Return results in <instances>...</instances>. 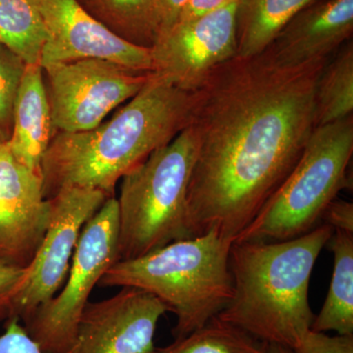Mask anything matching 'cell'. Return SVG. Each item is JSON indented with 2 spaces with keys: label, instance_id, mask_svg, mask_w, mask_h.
<instances>
[{
  "label": "cell",
  "instance_id": "obj_1",
  "mask_svg": "<svg viewBox=\"0 0 353 353\" xmlns=\"http://www.w3.org/2000/svg\"><path fill=\"white\" fill-rule=\"evenodd\" d=\"M329 60L284 67L265 51L234 57L192 92V238L215 232L234 241L284 183L315 130L316 85Z\"/></svg>",
  "mask_w": 353,
  "mask_h": 353
},
{
  "label": "cell",
  "instance_id": "obj_2",
  "mask_svg": "<svg viewBox=\"0 0 353 353\" xmlns=\"http://www.w3.org/2000/svg\"><path fill=\"white\" fill-rule=\"evenodd\" d=\"M194 95L152 74L111 119L90 131L57 132L41 162L43 194L78 187L114 196L126 174L190 125Z\"/></svg>",
  "mask_w": 353,
  "mask_h": 353
},
{
  "label": "cell",
  "instance_id": "obj_3",
  "mask_svg": "<svg viewBox=\"0 0 353 353\" xmlns=\"http://www.w3.org/2000/svg\"><path fill=\"white\" fill-rule=\"evenodd\" d=\"M334 230L320 224L282 241H234L230 252L233 296L221 319L257 340L294 350L314 320L309 285Z\"/></svg>",
  "mask_w": 353,
  "mask_h": 353
},
{
  "label": "cell",
  "instance_id": "obj_4",
  "mask_svg": "<svg viewBox=\"0 0 353 353\" xmlns=\"http://www.w3.org/2000/svg\"><path fill=\"white\" fill-rule=\"evenodd\" d=\"M233 243L215 232L174 241L139 259L116 262L99 287L150 292L176 315L172 334L181 339L219 315L231 301Z\"/></svg>",
  "mask_w": 353,
  "mask_h": 353
},
{
  "label": "cell",
  "instance_id": "obj_5",
  "mask_svg": "<svg viewBox=\"0 0 353 353\" xmlns=\"http://www.w3.org/2000/svg\"><path fill=\"white\" fill-rule=\"evenodd\" d=\"M196 154V134L188 126L121 179L118 261L192 238L187 194Z\"/></svg>",
  "mask_w": 353,
  "mask_h": 353
},
{
  "label": "cell",
  "instance_id": "obj_6",
  "mask_svg": "<svg viewBox=\"0 0 353 353\" xmlns=\"http://www.w3.org/2000/svg\"><path fill=\"white\" fill-rule=\"evenodd\" d=\"M352 153L353 115L316 127L290 175L234 241L292 240L319 226L347 185Z\"/></svg>",
  "mask_w": 353,
  "mask_h": 353
},
{
  "label": "cell",
  "instance_id": "obj_7",
  "mask_svg": "<svg viewBox=\"0 0 353 353\" xmlns=\"http://www.w3.org/2000/svg\"><path fill=\"white\" fill-rule=\"evenodd\" d=\"M118 261L117 199L109 197L83 227L61 292L44 303L25 329L46 353H69L90 294Z\"/></svg>",
  "mask_w": 353,
  "mask_h": 353
},
{
  "label": "cell",
  "instance_id": "obj_8",
  "mask_svg": "<svg viewBox=\"0 0 353 353\" xmlns=\"http://www.w3.org/2000/svg\"><path fill=\"white\" fill-rule=\"evenodd\" d=\"M43 70L54 134L94 129L114 109L138 94L152 74L101 59Z\"/></svg>",
  "mask_w": 353,
  "mask_h": 353
},
{
  "label": "cell",
  "instance_id": "obj_9",
  "mask_svg": "<svg viewBox=\"0 0 353 353\" xmlns=\"http://www.w3.org/2000/svg\"><path fill=\"white\" fill-rule=\"evenodd\" d=\"M109 197L101 190L78 187L60 190L50 197V225L34 259L26 268L11 318L26 324L60 292L83 227Z\"/></svg>",
  "mask_w": 353,
  "mask_h": 353
},
{
  "label": "cell",
  "instance_id": "obj_10",
  "mask_svg": "<svg viewBox=\"0 0 353 353\" xmlns=\"http://www.w3.org/2000/svg\"><path fill=\"white\" fill-rule=\"evenodd\" d=\"M236 3L160 34L152 48V73L185 92L196 90L211 70L236 57Z\"/></svg>",
  "mask_w": 353,
  "mask_h": 353
},
{
  "label": "cell",
  "instance_id": "obj_11",
  "mask_svg": "<svg viewBox=\"0 0 353 353\" xmlns=\"http://www.w3.org/2000/svg\"><path fill=\"white\" fill-rule=\"evenodd\" d=\"M46 28L41 68L101 59L136 71L152 72V48L128 43L102 25L78 0H31Z\"/></svg>",
  "mask_w": 353,
  "mask_h": 353
},
{
  "label": "cell",
  "instance_id": "obj_12",
  "mask_svg": "<svg viewBox=\"0 0 353 353\" xmlns=\"http://www.w3.org/2000/svg\"><path fill=\"white\" fill-rule=\"evenodd\" d=\"M168 311L150 292L122 288L115 296L88 303L69 353H152L158 322Z\"/></svg>",
  "mask_w": 353,
  "mask_h": 353
},
{
  "label": "cell",
  "instance_id": "obj_13",
  "mask_svg": "<svg viewBox=\"0 0 353 353\" xmlns=\"http://www.w3.org/2000/svg\"><path fill=\"white\" fill-rule=\"evenodd\" d=\"M50 217L43 176L21 164L4 141L0 145V260L27 268Z\"/></svg>",
  "mask_w": 353,
  "mask_h": 353
},
{
  "label": "cell",
  "instance_id": "obj_14",
  "mask_svg": "<svg viewBox=\"0 0 353 353\" xmlns=\"http://www.w3.org/2000/svg\"><path fill=\"white\" fill-rule=\"evenodd\" d=\"M353 0H312L279 32L265 52L280 66L329 59L352 39Z\"/></svg>",
  "mask_w": 353,
  "mask_h": 353
},
{
  "label": "cell",
  "instance_id": "obj_15",
  "mask_svg": "<svg viewBox=\"0 0 353 353\" xmlns=\"http://www.w3.org/2000/svg\"><path fill=\"white\" fill-rule=\"evenodd\" d=\"M54 136L50 103L39 64H27L14 104L9 150L21 164L41 175V162Z\"/></svg>",
  "mask_w": 353,
  "mask_h": 353
},
{
  "label": "cell",
  "instance_id": "obj_16",
  "mask_svg": "<svg viewBox=\"0 0 353 353\" xmlns=\"http://www.w3.org/2000/svg\"><path fill=\"white\" fill-rule=\"evenodd\" d=\"M312 0H238L236 57L263 52L279 32Z\"/></svg>",
  "mask_w": 353,
  "mask_h": 353
},
{
  "label": "cell",
  "instance_id": "obj_17",
  "mask_svg": "<svg viewBox=\"0 0 353 353\" xmlns=\"http://www.w3.org/2000/svg\"><path fill=\"white\" fill-rule=\"evenodd\" d=\"M328 243L334 254L331 284L310 330L353 336V234L334 231Z\"/></svg>",
  "mask_w": 353,
  "mask_h": 353
},
{
  "label": "cell",
  "instance_id": "obj_18",
  "mask_svg": "<svg viewBox=\"0 0 353 353\" xmlns=\"http://www.w3.org/2000/svg\"><path fill=\"white\" fill-rule=\"evenodd\" d=\"M92 17L116 36L152 48L159 36L157 0H78Z\"/></svg>",
  "mask_w": 353,
  "mask_h": 353
},
{
  "label": "cell",
  "instance_id": "obj_19",
  "mask_svg": "<svg viewBox=\"0 0 353 353\" xmlns=\"http://www.w3.org/2000/svg\"><path fill=\"white\" fill-rule=\"evenodd\" d=\"M316 127L353 115V43L347 41L323 69L315 92Z\"/></svg>",
  "mask_w": 353,
  "mask_h": 353
},
{
  "label": "cell",
  "instance_id": "obj_20",
  "mask_svg": "<svg viewBox=\"0 0 353 353\" xmlns=\"http://www.w3.org/2000/svg\"><path fill=\"white\" fill-rule=\"evenodd\" d=\"M46 39L43 20L31 0H0V43L26 64H39Z\"/></svg>",
  "mask_w": 353,
  "mask_h": 353
},
{
  "label": "cell",
  "instance_id": "obj_21",
  "mask_svg": "<svg viewBox=\"0 0 353 353\" xmlns=\"http://www.w3.org/2000/svg\"><path fill=\"white\" fill-rule=\"evenodd\" d=\"M267 343L216 316L196 331L152 353H266Z\"/></svg>",
  "mask_w": 353,
  "mask_h": 353
},
{
  "label": "cell",
  "instance_id": "obj_22",
  "mask_svg": "<svg viewBox=\"0 0 353 353\" xmlns=\"http://www.w3.org/2000/svg\"><path fill=\"white\" fill-rule=\"evenodd\" d=\"M27 64L0 43V132L6 141L12 131L14 104Z\"/></svg>",
  "mask_w": 353,
  "mask_h": 353
},
{
  "label": "cell",
  "instance_id": "obj_23",
  "mask_svg": "<svg viewBox=\"0 0 353 353\" xmlns=\"http://www.w3.org/2000/svg\"><path fill=\"white\" fill-rule=\"evenodd\" d=\"M26 268L0 260V322L12 317L14 299L17 296Z\"/></svg>",
  "mask_w": 353,
  "mask_h": 353
},
{
  "label": "cell",
  "instance_id": "obj_24",
  "mask_svg": "<svg viewBox=\"0 0 353 353\" xmlns=\"http://www.w3.org/2000/svg\"><path fill=\"white\" fill-rule=\"evenodd\" d=\"M296 353H353V336H329L326 333L309 331L294 348Z\"/></svg>",
  "mask_w": 353,
  "mask_h": 353
},
{
  "label": "cell",
  "instance_id": "obj_25",
  "mask_svg": "<svg viewBox=\"0 0 353 353\" xmlns=\"http://www.w3.org/2000/svg\"><path fill=\"white\" fill-rule=\"evenodd\" d=\"M6 331L0 336V353H46L39 347L18 318L6 321Z\"/></svg>",
  "mask_w": 353,
  "mask_h": 353
},
{
  "label": "cell",
  "instance_id": "obj_26",
  "mask_svg": "<svg viewBox=\"0 0 353 353\" xmlns=\"http://www.w3.org/2000/svg\"><path fill=\"white\" fill-rule=\"evenodd\" d=\"M323 224L334 231L353 234V204L352 202L334 199L323 214Z\"/></svg>",
  "mask_w": 353,
  "mask_h": 353
},
{
  "label": "cell",
  "instance_id": "obj_27",
  "mask_svg": "<svg viewBox=\"0 0 353 353\" xmlns=\"http://www.w3.org/2000/svg\"><path fill=\"white\" fill-rule=\"evenodd\" d=\"M188 1L189 0H157L159 36L168 32L172 27L176 24Z\"/></svg>",
  "mask_w": 353,
  "mask_h": 353
},
{
  "label": "cell",
  "instance_id": "obj_28",
  "mask_svg": "<svg viewBox=\"0 0 353 353\" xmlns=\"http://www.w3.org/2000/svg\"><path fill=\"white\" fill-rule=\"evenodd\" d=\"M236 2H238V0H189L187 6L183 9L178 22L196 19V18L201 17L205 14L214 12L216 10L231 6Z\"/></svg>",
  "mask_w": 353,
  "mask_h": 353
},
{
  "label": "cell",
  "instance_id": "obj_29",
  "mask_svg": "<svg viewBox=\"0 0 353 353\" xmlns=\"http://www.w3.org/2000/svg\"><path fill=\"white\" fill-rule=\"evenodd\" d=\"M266 353H296L292 348L283 347L280 345H274V343H267Z\"/></svg>",
  "mask_w": 353,
  "mask_h": 353
},
{
  "label": "cell",
  "instance_id": "obj_30",
  "mask_svg": "<svg viewBox=\"0 0 353 353\" xmlns=\"http://www.w3.org/2000/svg\"><path fill=\"white\" fill-rule=\"evenodd\" d=\"M4 141H7L6 138H4L3 134L0 132V145H1L2 143H4Z\"/></svg>",
  "mask_w": 353,
  "mask_h": 353
}]
</instances>
